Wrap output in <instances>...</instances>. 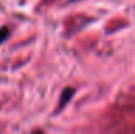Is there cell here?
I'll list each match as a JSON object with an SVG mask.
<instances>
[{
	"instance_id": "3957f363",
	"label": "cell",
	"mask_w": 135,
	"mask_h": 134,
	"mask_svg": "<svg viewBox=\"0 0 135 134\" xmlns=\"http://www.w3.org/2000/svg\"><path fill=\"white\" fill-rule=\"evenodd\" d=\"M33 134H43V131H33Z\"/></svg>"
},
{
	"instance_id": "277c9868",
	"label": "cell",
	"mask_w": 135,
	"mask_h": 134,
	"mask_svg": "<svg viewBox=\"0 0 135 134\" xmlns=\"http://www.w3.org/2000/svg\"><path fill=\"white\" fill-rule=\"evenodd\" d=\"M72 2H73V0H72Z\"/></svg>"
},
{
	"instance_id": "7a4b0ae2",
	"label": "cell",
	"mask_w": 135,
	"mask_h": 134,
	"mask_svg": "<svg viewBox=\"0 0 135 134\" xmlns=\"http://www.w3.org/2000/svg\"><path fill=\"white\" fill-rule=\"evenodd\" d=\"M9 33H10V32H9V27L4 26V27H2V29H0V43H3L6 39H7Z\"/></svg>"
},
{
	"instance_id": "6da1fadb",
	"label": "cell",
	"mask_w": 135,
	"mask_h": 134,
	"mask_svg": "<svg viewBox=\"0 0 135 134\" xmlns=\"http://www.w3.org/2000/svg\"><path fill=\"white\" fill-rule=\"evenodd\" d=\"M75 94V89L73 88H66V89H63V92H62V95H60V100H59V111L62 110L63 107L66 105V103H69L70 100H72V95Z\"/></svg>"
}]
</instances>
